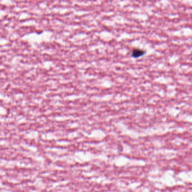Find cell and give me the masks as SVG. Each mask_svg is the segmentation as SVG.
<instances>
[{
    "label": "cell",
    "instance_id": "1",
    "mask_svg": "<svg viewBox=\"0 0 192 192\" xmlns=\"http://www.w3.org/2000/svg\"><path fill=\"white\" fill-rule=\"evenodd\" d=\"M145 54V51L139 49H135L132 50L131 56L134 58H138Z\"/></svg>",
    "mask_w": 192,
    "mask_h": 192
}]
</instances>
